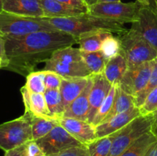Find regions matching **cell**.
<instances>
[{
    "instance_id": "52a82bcc",
    "label": "cell",
    "mask_w": 157,
    "mask_h": 156,
    "mask_svg": "<svg viewBox=\"0 0 157 156\" xmlns=\"http://www.w3.org/2000/svg\"><path fill=\"white\" fill-rule=\"evenodd\" d=\"M152 114L140 116L117 132L108 156H121L140 136L150 132Z\"/></svg>"
},
{
    "instance_id": "7bdbcfd3",
    "label": "cell",
    "mask_w": 157,
    "mask_h": 156,
    "mask_svg": "<svg viewBox=\"0 0 157 156\" xmlns=\"http://www.w3.org/2000/svg\"><path fill=\"white\" fill-rule=\"evenodd\" d=\"M84 1H85V2L87 3V6H93V5L96 4V3H98V0H84Z\"/></svg>"
},
{
    "instance_id": "44dd1931",
    "label": "cell",
    "mask_w": 157,
    "mask_h": 156,
    "mask_svg": "<svg viewBox=\"0 0 157 156\" xmlns=\"http://www.w3.org/2000/svg\"><path fill=\"white\" fill-rule=\"evenodd\" d=\"M111 32L100 31L92 33L84 34L78 37V44L81 51L95 52L101 50V45L105 38L111 35Z\"/></svg>"
},
{
    "instance_id": "83f0119b",
    "label": "cell",
    "mask_w": 157,
    "mask_h": 156,
    "mask_svg": "<svg viewBox=\"0 0 157 156\" xmlns=\"http://www.w3.org/2000/svg\"><path fill=\"white\" fill-rule=\"evenodd\" d=\"M45 70L33 71L26 76V83L25 87L30 92L35 93H44L46 88L44 85Z\"/></svg>"
},
{
    "instance_id": "2e32d148",
    "label": "cell",
    "mask_w": 157,
    "mask_h": 156,
    "mask_svg": "<svg viewBox=\"0 0 157 156\" xmlns=\"http://www.w3.org/2000/svg\"><path fill=\"white\" fill-rule=\"evenodd\" d=\"M2 11L30 18H44L39 0H3Z\"/></svg>"
},
{
    "instance_id": "cb8c5ba5",
    "label": "cell",
    "mask_w": 157,
    "mask_h": 156,
    "mask_svg": "<svg viewBox=\"0 0 157 156\" xmlns=\"http://www.w3.org/2000/svg\"><path fill=\"white\" fill-rule=\"evenodd\" d=\"M81 55L91 75L104 73L107 59L101 50L95 52L81 51Z\"/></svg>"
},
{
    "instance_id": "9c48e42d",
    "label": "cell",
    "mask_w": 157,
    "mask_h": 156,
    "mask_svg": "<svg viewBox=\"0 0 157 156\" xmlns=\"http://www.w3.org/2000/svg\"><path fill=\"white\" fill-rule=\"evenodd\" d=\"M37 142L46 156L52 155L72 147L84 145L71 136L61 125H58Z\"/></svg>"
},
{
    "instance_id": "4316f807",
    "label": "cell",
    "mask_w": 157,
    "mask_h": 156,
    "mask_svg": "<svg viewBox=\"0 0 157 156\" xmlns=\"http://www.w3.org/2000/svg\"><path fill=\"white\" fill-rule=\"evenodd\" d=\"M44 95L46 102H47L48 108L51 113L58 119L62 117L65 109H64L59 89L46 90Z\"/></svg>"
},
{
    "instance_id": "6da1fadb",
    "label": "cell",
    "mask_w": 157,
    "mask_h": 156,
    "mask_svg": "<svg viewBox=\"0 0 157 156\" xmlns=\"http://www.w3.org/2000/svg\"><path fill=\"white\" fill-rule=\"evenodd\" d=\"M8 64L4 70L27 76L48 61L57 50L78 44V38L61 31L38 32L18 37H2Z\"/></svg>"
},
{
    "instance_id": "8992f818",
    "label": "cell",
    "mask_w": 157,
    "mask_h": 156,
    "mask_svg": "<svg viewBox=\"0 0 157 156\" xmlns=\"http://www.w3.org/2000/svg\"><path fill=\"white\" fill-rule=\"evenodd\" d=\"M32 139L29 113L0 125V148L6 151L27 144Z\"/></svg>"
},
{
    "instance_id": "8d00e7d4",
    "label": "cell",
    "mask_w": 157,
    "mask_h": 156,
    "mask_svg": "<svg viewBox=\"0 0 157 156\" xmlns=\"http://www.w3.org/2000/svg\"><path fill=\"white\" fill-rule=\"evenodd\" d=\"M26 144L18 146L17 148H13L12 150L6 151L4 156H24L25 153Z\"/></svg>"
},
{
    "instance_id": "d6a6232c",
    "label": "cell",
    "mask_w": 157,
    "mask_h": 156,
    "mask_svg": "<svg viewBox=\"0 0 157 156\" xmlns=\"http://www.w3.org/2000/svg\"><path fill=\"white\" fill-rule=\"evenodd\" d=\"M61 77L58 73L53 71L45 70L44 75V85L46 90H57L60 89L61 84Z\"/></svg>"
},
{
    "instance_id": "5b68a950",
    "label": "cell",
    "mask_w": 157,
    "mask_h": 156,
    "mask_svg": "<svg viewBox=\"0 0 157 156\" xmlns=\"http://www.w3.org/2000/svg\"><path fill=\"white\" fill-rule=\"evenodd\" d=\"M59 31L44 18H30L0 12V36L18 37L38 32Z\"/></svg>"
},
{
    "instance_id": "d4e9b609",
    "label": "cell",
    "mask_w": 157,
    "mask_h": 156,
    "mask_svg": "<svg viewBox=\"0 0 157 156\" xmlns=\"http://www.w3.org/2000/svg\"><path fill=\"white\" fill-rule=\"evenodd\" d=\"M156 140V138L150 132L145 133L131 146L129 147L121 156H144L150 145Z\"/></svg>"
},
{
    "instance_id": "d590c367",
    "label": "cell",
    "mask_w": 157,
    "mask_h": 156,
    "mask_svg": "<svg viewBox=\"0 0 157 156\" xmlns=\"http://www.w3.org/2000/svg\"><path fill=\"white\" fill-rule=\"evenodd\" d=\"M57 1L71 8L80 9L86 13H88L89 6H87L84 0H57Z\"/></svg>"
},
{
    "instance_id": "7c38bea8",
    "label": "cell",
    "mask_w": 157,
    "mask_h": 156,
    "mask_svg": "<svg viewBox=\"0 0 157 156\" xmlns=\"http://www.w3.org/2000/svg\"><path fill=\"white\" fill-rule=\"evenodd\" d=\"M92 87L89 95V108L88 116L87 121L93 124L95 116L101 104L106 99L113 84H110L104 73L91 75Z\"/></svg>"
},
{
    "instance_id": "f35d334b",
    "label": "cell",
    "mask_w": 157,
    "mask_h": 156,
    "mask_svg": "<svg viewBox=\"0 0 157 156\" xmlns=\"http://www.w3.org/2000/svg\"><path fill=\"white\" fill-rule=\"evenodd\" d=\"M150 132L157 139V110L152 114Z\"/></svg>"
},
{
    "instance_id": "4fadbf2b",
    "label": "cell",
    "mask_w": 157,
    "mask_h": 156,
    "mask_svg": "<svg viewBox=\"0 0 157 156\" xmlns=\"http://www.w3.org/2000/svg\"><path fill=\"white\" fill-rule=\"evenodd\" d=\"M58 122L83 145H87L98 139L96 126L87 121L74 118L61 117L58 119Z\"/></svg>"
},
{
    "instance_id": "60d3db41",
    "label": "cell",
    "mask_w": 157,
    "mask_h": 156,
    "mask_svg": "<svg viewBox=\"0 0 157 156\" xmlns=\"http://www.w3.org/2000/svg\"><path fill=\"white\" fill-rule=\"evenodd\" d=\"M136 2H139L142 6H150L151 5V0H136Z\"/></svg>"
},
{
    "instance_id": "e0dca14e",
    "label": "cell",
    "mask_w": 157,
    "mask_h": 156,
    "mask_svg": "<svg viewBox=\"0 0 157 156\" xmlns=\"http://www.w3.org/2000/svg\"><path fill=\"white\" fill-rule=\"evenodd\" d=\"M92 87V78L90 76L88 84L84 91L66 108L62 117L74 118L87 121L89 113V95Z\"/></svg>"
},
{
    "instance_id": "1f68e13d",
    "label": "cell",
    "mask_w": 157,
    "mask_h": 156,
    "mask_svg": "<svg viewBox=\"0 0 157 156\" xmlns=\"http://www.w3.org/2000/svg\"><path fill=\"white\" fill-rule=\"evenodd\" d=\"M142 116H149L157 110V87L152 90L146 98L143 105L140 107Z\"/></svg>"
},
{
    "instance_id": "f6af8a7d",
    "label": "cell",
    "mask_w": 157,
    "mask_h": 156,
    "mask_svg": "<svg viewBox=\"0 0 157 156\" xmlns=\"http://www.w3.org/2000/svg\"><path fill=\"white\" fill-rule=\"evenodd\" d=\"M2 3H3V0H0V12L2 11Z\"/></svg>"
},
{
    "instance_id": "ba28073f",
    "label": "cell",
    "mask_w": 157,
    "mask_h": 156,
    "mask_svg": "<svg viewBox=\"0 0 157 156\" xmlns=\"http://www.w3.org/2000/svg\"><path fill=\"white\" fill-rule=\"evenodd\" d=\"M141 6L142 5L137 2L96 3L89 6L88 14L100 18L114 20L123 24L133 23L137 18Z\"/></svg>"
},
{
    "instance_id": "b9f144b4",
    "label": "cell",
    "mask_w": 157,
    "mask_h": 156,
    "mask_svg": "<svg viewBox=\"0 0 157 156\" xmlns=\"http://www.w3.org/2000/svg\"><path fill=\"white\" fill-rule=\"evenodd\" d=\"M121 2V0H98V3H107V2Z\"/></svg>"
},
{
    "instance_id": "bcb514c9",
    "label": "cell",
    "mask_w": 157,
    "mask_h": 156,
    "mask_svg": "<svg viewBox=\"0 0 157 156\" xmlns=\"http://www.w3.org/2000/svg\"><path fill=\"white\" fill-rule=\"evenodd\" d=\"M2 60L0 59V68L2 67Z\"/></svg>"
},
{
    "instance_id": "7dc6e473",
    "label": "cell",
    "mask_w": 157,
    "mask_h": 156,
    "mask_svg": "<svg viewBox=\"0 0 157 156\" xmlns=\"http://www.w3.org/2000/svg\"><path fill=\"white\" fill-rule=\"evenodd\" d=\"M24 156H26V155H25H25H24Z\"/></svg>"
},
{
    "instance_id": "603a6c76",
    "label": "cell",
    "mask_w": 157,
    "mask_h": 156,
    "mask_svg": "<svg viewBox=\"0 0 157 156\" xmlns=\"http://www.w3.org/2000/svg\"><path fill=\"white\" fill-rule=\"evenodd\" d=\"M30 118L32 139L34 141L44 137L48 133L50 132L56 125H59L58 120L57 119H45V118L32 116V115H30Z\"/></svg>"
},
{
    "instance_id": "74e56055",
    "label": "cell",
    "mask_w": 157,
    "mask_h": 156,
    "mask_svg": "<svg viewBox=\"0 0 157 156\" xmlns=\"http://www.w3.org/2000/svg\"><path fill=\"white\" fill-rule=\"evenodd\" d=\"M0 59L2 60V67L4 69L8 64V59L6 54V48H5V41L1 36H0Z\"/></svg>"
},
{
    "instance_id": "4dcf8cb0",
    "label": "cell",
    "mask_w": 157,
    "mask_h": 156,
    "mask_svg": "<svg viewBox=\"0 0 157 156\" xmlns=\"http://www.w3.org/2000/svg\"><path fill=\"white\" fill-rule=\"evenodd\" d=\"M120 40L118 37L112 34L104 39L101 45V51L107 60L120 54Z\"/></svg>"
},
{
    "instance_id": "7a4b0ae2",
    "label": "cell",
    "mask_w": 157,
    "mask_h": 156,
    "mask_svg": "<svg viewBox=\"0 0 157 156\" xmlns=\"http://www.w3.org/2000/svg\"><path fill=\"white\" fill-rule=\"evenodd\" d=\"M44 18L58 30L67 32L76 38L84 34L100 31L116 33L118 35L127 31L123 23L114 20L100 18L88 13L67 18Z\"/></svg>"
},
{
    "instance_id": "277c9868",
    "label": "cell",
    "mask_w": 157,
    "mask_h": 156,
    "mask_svg": "<svg viewBox=\"0 0 157 156\" xmlns=\"http://www.w3.org/2000/svg\"><path fill=\"white\" fill-rule=\"evenodd\" d=\"M120 54L125 58L128 68L157 58V50L140 34L130 28L119 35Z\"/></svg>"
},
{
    "instance_id": "ac0fdd59",
    "label": "cell",
    "mask_w": 157,
    "mask_h": 156,
    "mask_svg": "<svg viewBox=\"0 0 157 156\" xmlns=\"http://www.w3.org/2000/svg\"><path fill=\"white\" fill-rule=\"evenodd\" d=\"M89 79L90 76L62 78L59 90L65 110L84 91L88 84Z\"/></svg>"
},
{
    "instance_id": "30bf717a",
    "label": "cell",
    "mask_w": 157,
    "mask_h": 156,
    "mask_svg": "<svg viewBox=\"0 0 157 156\" xmlns=\"http://www.w3.org/2000/svg\"><path fill=\"white\" fill-rule=\"evenodd\" d=\"M153 61L144 63L140 65L127 69L118 85L124 92L133 98L136 97L138 93L144 90L150 80L153 68Z\"/></svg>"
},
{
    "instance_id": "9a60e30c",
    "label": "cell",
    "mask_w": 157,
    "mask_h": 156,
    "mask_svg": "<svg viewBox=\"0 0 157 156\" xmlns=\"http://www.w3.org/2000/svg\"><path fill=\"white\" fill-rule=\"evenodd\" d=\"M25 106V112L32 116L49 119H57L48 108L44 93H35L29 91L25 86L20 90Z\"/></svg>"
},
{
    "instance_id": "e575fe53",
    "label": "cell",
    "mask_w": 157,
    "mask_h": 156,
    "mask_svg": "<svg viewBox=\"0 0 157 156\" xmlns=\"http://www.w3.org/2000/svg\"><path fill=\"white\" fill-rule=\"evenodd\" d=\"M26 156H46L35 141L32 140L26 144Z\"/></svg>"
},
{
    "instance_id": "5bb4252c",
    "label": "cell",
    "mask_w": 157,
    "mask_h": 156,
    "mask_svg": "<svg viewBox=\"0 0 157 156\" xmlns=\"http://www.w3.org/2000/svg\"><path fill=\"white\" fill-rule=\"evenodd\" d=\"M140 116H142L140 109L136 106L131 107L127 111L113 116L108 120L96 125L97 137L98 139L117 132Z\"/></svg>"
},
{
    "instance_id": "3957f363",
    "label": "cell",
    "mask_w": 157,
    "mask_h": 156,
    "mask_svg": "<svg viewBox=\"0 0 157 156\" xmlns=\"http://www.w3.org/2000/svg\"><path fill=\"white\" fill-rule=\"evenodd\" d=\"M44 70L58 73L62 78L88 77L91 73L81 55L79 47L73 46L64 47L54 52L50 59L45 62Z\"/></svg>"
},
{
    "instance_id": "d6986e66",
    "label": "cell",
    "mask_w": 157,
    "mask_h": 156,
    "mask_svg": "<svg viewBox=\"0 0 157 156\" xmlns=\"http://www.w3.org/2000/svg\"><path fill=\"white\" fill-rule=\"evenodd\" d=\"M39 2L44 12V18H67L87 14L57 0H39Z\"/></svg>"
},
{
    "instance_id": "ab89813d",
    "label": "cell",
    "mask_w": 157,
    "mask_h": 156,
    "mask_svg": "<svg viewBox=\"0 0 157 156\" xmlns=\"http://www.w3.org/2000/svg\"><path fill=\"white\" fill-rule=\"evenodd\" d=\"M144 156H157V140L150 145Z\"/></svg>"
},
{
    "instance_id": "7402d4cb",
    "label": "cell",
    "mask_w": 157,
    "mask_h": 156,
    "mask_svg": "<svg viewBox=\"0 0 157 156\" xmlns=\"http://www.w3.org/2000/svg\"><path fill=\"white\" fill-rule=\"evenodd\" d=\"M133 106H136L134 102V98L126 92H124L121 88V87L118 85V84H117L116 94H115L113 106H112L111 110L108 113V115L103 120V122H105L113 116L127 111Z\"/></svg>"
},
{
    "instance_id": "ffe728a7",
    "label": "cell",
    "mask_w": 157,
    "mask_h": 156,
    "mask_svg": "<svg viewBox=\"0 0 157 156\" xmlns=\"http://www.w3.org/2000/svg\"><path fill=\"white\" fill-rule=\"evenodd\" d=\"M127 69L128 66L125 58L121 54H118L107 60L103 73L110 84H119Z\"/></svg>"
},
{
    "instance_id": "8fae6325",
    "label": "cell",
    "mask_w": 157,
    "mask_h": 156,
    "mask_svg": "<svg viewBox=\"0 0 157 156\" xmlns=\"http://www.w3.org/2000/svg\"><path fill=\"white\" fill-rule=\"evenodd\" d=\"M136 31L157 50V9L153 6H141L136 21L131 23Z\"/></svg>"
},
{
    "instance_id": "ee69618b",
    "label": "cell",
    "mask_w": 157,
    "mask_h": 156,
    "mask_svg": "<svg viewBox=\"0 0 157 156\" xmlns=\"http://www.w3.org/2000/svg\"><path fill=\"white\" fill-rule=\"evenodd\" d=\"M151 5L157 9V0H151Z\"/></svg>"
},
{
    "instance_id": "f546056e",
    "label": "cell",
    "mask_w": 157,
    "mask_h": 156,
    "mask_svg": "<svg viewBox=\"0 0 157 156\" xmlns=\"http://www.w3.org/2000/svg\"><path fill=\"white\" fill-rule=\"evenodd\" d=\"M116 90L117 84H113L110 90V93H108L106 99H104L103 103L101 104V107L99 108L96 116H95L94 119L93 121V125H94L95 126L101 123L103 120L105 119L106 116L110 113V110H111L113 104V101H114L115 94H116Z\"/></svg>"
},
{
    "instance_id": "f1b7e54d",
    "label": "cell",
    "mask_w": 157,
    "mask_h": 156,
    "mask_svg": "<svg viewBox=\"0 0 157 156\" xmlns=\"http://www.w3.org/2000/svg\"><path fill=\"white\" fill-rule=\"evenodd\" d=\"M156 87H157V58L153 60V68H152L151 75H150L148 83L144 90L140 92L136 97H134V102L136 106L140 108L143 105L149 93L152 90H154Z\"/></svg>"
},
{
    "instance_id": "836d02e7",
    "label": "cell",
    "mask_w": 157,
    "mask_h": 156,
    "mask_svg": "<svg viewBox=\"0 0 157 156\" xmlns=\"http://www.w3.org/2000/svg\"><path fill=\"white\" fill-rule=\"evenodd\" d=\"M49 156H89L88 150L86 145L72 147L62 151Z\"/></svg>"
},
{
    "instance_id": "484cf974",
    "label": "cell",
    "mask_w": 157,
    "mask_h": 156,
    "mask_svg": "<svg viewBox=\"0 0 157 156\" xmlns=\"http://www.w3.org/2000/svg\"><path fill=\"white\" fill-rule=\"evenodd\" d=\"M117 133V132L110 136L98 138L91 143L86 145L88 150L89 156H108Z\"/></svg>"
}]
</instances>
